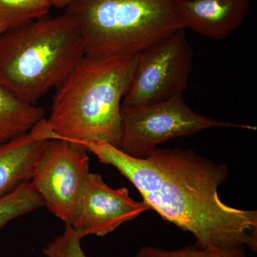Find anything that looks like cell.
I'll use <instances>...</instances> for the list:
<instances>
[{
	"mask_svg": "<svg viewBox=\"0 0 257 257\" xmlns=\"http://www.w3.org/2000/svg\"><path fill=\"white\" fill-rule=\"evenodd\" d=\"M112 166L136 187L143 202L162 219L191 233L199 248L247 246L257 250V211L224 204L218 188L229 177L218 164L194 150L153 149L144 158L100 140L77 143Z\"/></svg>",
	"mask_w": 257,
	"mask_h": 257,
	"instance_id": "1",
	"label": "cell"
},
{
	"mask_svg": "<svg viewBox=\"0 0 257 257\" xmlns=\"http://www.w3.org/2000/svg\"><path fill=\"white\" fill-rule=\"evenodd\" d=\"M138 57L84 56L56 88L48 119L32 133L74 143L100 140L119 148L121 104Z\"/></svg>",
	"mask_w": 257,
	"mask_h": 257,
	"instance_id": "2",
	"label": "cell"
},
{
	"mask_svg": "<svg viewBox=\"0 0 257 257\" xmlns=\"http://www.w3.org/2000/svg\"><path fill=\"white\" fill-rule=\"evenodd\" d=\"M85 55L82 35L67 15L37 19L0 36V84L35 104Z\"/></svg>",
	"mask_w": 257,
	"mask_h": 257,
	"instance_id": "3",
	"label": "cell"
},
{
	"mask_svg": "<svg viewBox=\"0 0 257 257\" xmlns=\"http://www.w3.org/2000/svg\"><path fill=\"white\" fill-rule=\"evenodd\" d=\"M87 56L135 55L182 29L175 0H72Z\"/></svg>",
	"mask_w": 257,
	"mask_h": 257,
	"instance_id": "4",
	"label": "cell"
},
{
	"mask_svg": "<svg viewBox=\"0 0 257 257\" xmlns=\"http://www.w3.org/2000/svg\"><path fill=\"white\" fill-rule=\"evenodd\" d=\"M119 149L130 156L144 158L160 144L187 138L211 128H239L256 131V126L219 121L195 112L179 96L170 100L121 109Z\"/></svg>",
	"mask_w": 257,
	"mask_h": 257,
	"instance_id": "5",
	"label": "cell"
},
{
	"mask_svg": "<svg viewBox=\"0 0 257 257\" xmlns=\"http://www.w3.org/2000/svg\"><path fill=\"white\" fill-rule=\"evenodd\" d=\"M192 58L184 29L142 50L121 105H150L182 96L188 86Z\"/></svg>",
	"mask_w": 257,
	"mask_h": 257,
	"instance_id": "6",
	"label": "cell"
},
{
	"mask_svg": "<svg viewBox=\"0 0 257 257\" xmlns=\"http://www.w3.org/2000/svg\"><path fill=\"white\" fill-rule=\"evenodd\" d=\"M89 173V157L84 147L53 139L31 182L43 199L44 206L65 225H71Z\"/></svg>",
	"mask_w": 257,
	"mask_h": 257,
	"instance_id": "7",
	"label": "cell"
},
{
	"mask_svg": "<svg viewBox=\"0 0 257 257\" xmlns=\"http://www.w3.org/2000/svg\"><path fill=\"white\" fill-rule=\"evenodd\" d=\"M149 210L143 201L130 197L126 187L111 188L101 175L89 173L77 215L69 226L82 239L89 235L104 236Z\"/></svg>",
	"mask_w": 257,
	"mask_h": 257,
	"instance_id": "8",
	"label": "cell"
},
{
	"mask_svg": "<svg viewBox=\"0 0 257 257\" xmlns=\"http://www.w3.org/2000/svg\"><path fill=\"white\" fill-rule=\"evenodd\" d=\"M182 29L208 38L223 40L237 30L249 13L250 0L177 2Z\"/></svg>",
	"mask_w": 257,
	"mask_h": 257,
	"instance_id": "9",
	"label": "cell"
},
{
	"mask_svg": "<svg viewBox=\"0 0 257 257\" xmlns=\"http://www.w3.org/2000/svg\"><path fill=\"white\" fill-rule=\"evenodd\" d=\"M50 140L30 131L0 143V198L31 182Z\"/></svg>",
	"mask_w": 257,
	"mask_h": 257,
	"instance_id": "10",
	"label": "cell"
},
{
	"mask_svg": "<svg viewBox=\"0 0 257 257\" xmlns=\"http://www.w3.org/2000/svg\"><path fill=\"white\" fill-rule=\"evenodd\" d=\"M44 118L41 107L25 102L0 84V143L30 133Z\"/></svg>",
	"mask_w": 257,
	"mask_h": 257,
	"instance_id": "11",
	"label": "cell"
},
{
	"mask_svg": "<svg viewBox=\"0 0 257 257\" xmlns=\"http://www.w3.org/2000/svg\"><path fill=\"white\" fill-rule=\"evenodd\" d=\"M47 0H0V30L3 33L47 16Z\"/></svg>",
	"mask_w": 257,
	"mask_h": 257,
	"instance_id": "12",
	"label": "cell"
},
{
	"mask_svg": "<svg viewBox=\"0 0 257 257\" xmlns=\"http://www.w3.org/2000/svg\"><path fill=\"white\" fill-rule=\"evenodd\" d=\"M43 199L32 182L0 198V229L20 216L43 207Z\"/></svg>",
	"mask_w": 257,
	"mask_h": 257,
	"instance_id": "13",
	"label": "cell"
},
{
	"mask_svg": "<svg viewBox=\"0 0 257 257\" xmlns=\"http://www.w3.org/2000/svg\"><path fill=\"white\" fill-rule=\"evenodd\" d=\"M136 257H247L244 247L231 248H199L184 246L178 250H167L156 246H144L139 249Z\"/></svg>",
	"mask_w": 257,
	"mask_h": 257,
	"instance_id": "14",
	"label": "cell"
},
{
	"mask_svg": "<svg viewBox=\"0 0 257 257\" xmlns=\"http://www.w3.org/2000/svg\"><path fill=\"white\" fill-rule=\"evenodd\" d=\"M69 225H65L63 233L43 248L47 257H87L81 246V240Z\"/></svg>",
	"mask_w": 257,
	"mask_h": 257,
	"instance_id": "15",
	"label": "cell"
},
{
	"mask_svg": "<svg viewBox=\"0 0 257 257\" xmlns=\"http://www.w3.org/2000/svg\"><path fill=\"white\" fill-rule=\"evenodd\" d=\"M50 3L51 6H55L56 8H67L70 4L72 0H47Z\"/></svg>",
	"mask_w": 257,
	"mask_h": 257,
	"instance_id": "16",
	"label": "cell"
},
{
	"mask_svg": "<svg viewBox=\"0 0 257 257\" xmlns=\"http://www.w3.org/2000/svg\"><path fill=\"white\" fill-rule=\"evenodd\" d=\"M175 2L184 1V0H175Z\"/></svg>",
	"mask_w": 257,
	"mask_h": 257,
	"instance_id": "17",
	"label": "cell"
},
{
	"mask_svg": "<svg viewBox=\"0 0 257 257\" xmlns=\"http://www.w3.org/2000/svg\"><path fill=\"white\" fill-rule=\"evenodd\" d=\"M2 34H3V32H2L1 30H0V36H1Z\"/></svg>",
	"mask_w": 257,
	"mask_h": 257,
	"instance_id": "18",
	"label": "cell"
}]
</instances>
